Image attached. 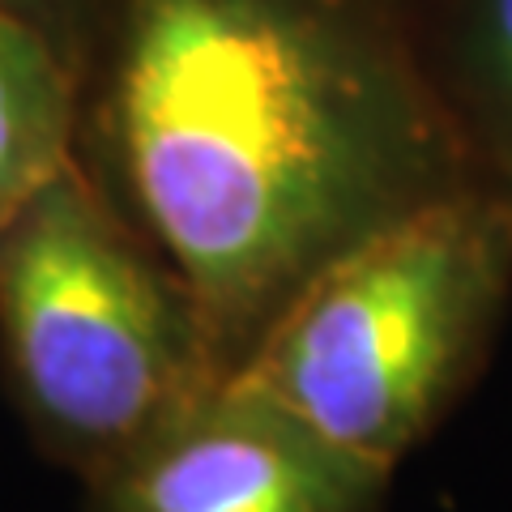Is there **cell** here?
Instances as JSON below:
<instances>
[{
    "label": "cell",
    "instance_id": "1",
    "mask_svg": "<svg viewBox=\"0 0 512 512\" xmlns=\"http://www.w3.org/2000/svg\"><path fill=\"white\" fill-rule=\"evenodd\" d=\"M77 163L227 372L333 256L478 180L402 0H99Z\"/></svg>",
    "mask_w": 512,
    "mask_h": 512
},
{
    "label": "cell",
    "instance_id": "2",
    "mask_svg": "<svg viewBox=\"0 0 512 512\" xmlns=\"http://www.w3.org/2000/svg\"><path fill=\"white\" fill-rule=\"evenodd\" d=\"M508 299L512 197L470 180L333 256L235 376L393 474L483 372Z\"/></svg>",
    "mask_w": 512,
    "mask_h": 512
},
{
    "label": "cell",
    "instance_id": "3",
    "mask_svg": "<svg viewBox=\"0 0 512 512\" xmlns=\"http://www.w3.org/2000/svg\"><path fill=\"white\" fill-rule=\"evenodd\" d=\"M0 350L30 427L86 483L231 376L77 158L0 222Z\"/></svg>",
    "mask_w": 512,
    "mask_h": 512
},
{
    "label": "cell",
    "instance_id": "4",
    "mask_svg": "<svg viewBox=\"0 0 512 512\" xmlns=\"http://www.w3.org/2000/svg\"><path fill=\"white\" fill-rule=\"evenodd\" d=\"M384 487L235 372L90 478L99 512H380Z\"/></svg>",
    "mask_w": 512,
    "mask_h": 512
},
{
    "label": "cell",
    "instance_id": "5",
    "mask_svg": "<svg viewBox=\"0 0 512 512\" xmlns=\"http://www.w3.org/2000/svg\"><path fill=\"white\" fill-rule=\"evenodd\" d=\"M406 18L474 175L512 197V0H406Z\"/></svg>",
    "mask_w": 512,
    "mask_h": 512
},
{
    "label": "cell",
    "instance_id": "6",
    "mask_svg": "<svg viewBox=\"0 0 512 512\" xmlns=\"http://www.w3.org/2000/svg\"><path fill=\"white\" fill-rule=\"evenodd\" d=\"M77 158V64L0 5V222Z\"/></svg>",
    "mask_w": 512,
    "mask_h": 512
},
{
    "label": "cell",
    "instance_id": "7",
    "mask_svg": "<svg viewBox=\"0 0 512 512\" xmlns=\"http://www.w3.org/2000/svg\"><path fill=\"white\" fill-rule=\"evenodd\" d=\"M0 5L13 9V13H22V18H30V22H39L77 64V56H82L86 26H90L94 5H99V0H0Z\"/></svg>",
    "mask_w": 512,
    "mask_h": 512
},
{
    "label": "cell",
    "instance_id": "8",
    "mask_svg": "<svg viewBox=\"0 0 512 512\" xmlns=\"http://www.w3.org/2000/svg\"><path fill=\"white\" fill-rule=\"evenodd\" d=\"M402 5H406V0H402Z\"/></svg>",
    "mask_w": 512,
    "mask_h": 512
}]
</instances>
